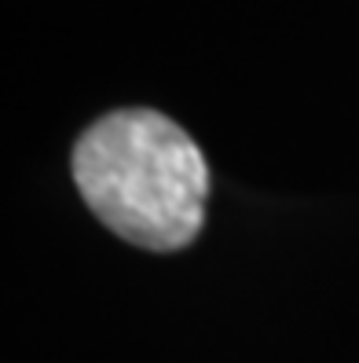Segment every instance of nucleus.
<instances>
[{
	"label": "nucleus",
	"instance_id": "1",
	"mask_svg": "<svg viewBox=\"0 0 359 363\" xmlns=\"http://www.w3.org/2000/svg\"><path fill=\"white\" fill-rule=\"evenodd\" d=\"M74 180L89 209L125 242L169 253L205 224L209 165L158 111H114L74 143Z\"/></svg>",
	"mask_w": 359,
	"mask_h": 363
}]
</instances>
